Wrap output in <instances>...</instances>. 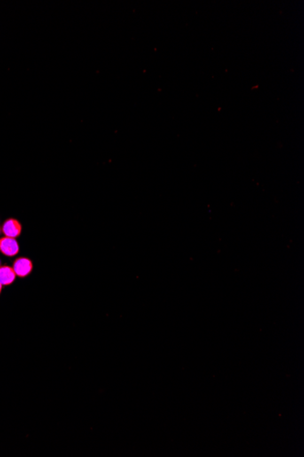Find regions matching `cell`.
Returning <instances> with one entry per match:
<instances>
[{
  "label": "cell",
  "mask_w": 304,
  "mask_h": 457,
  "mask_svg": "<svg viewBox=\"0 0 304 457\" xmlns=\"http://www.w3.org/2000/svg\"><path fill=\"white\" fill-rule=\"evenodd\" d=\"M12 268L18 277H26L32 272L33 263L27 258H18L15 260Z\"/></svg>",
  "instance_id": "obj_1"
},
{
  "label": "cell",
  "mask_w": 304,
  "mask_h": 457,
  "mask_svg": "<svg viewBox=\"0 0 304 457\" xmlns=\"http://www.w3.org/2000/svg\"><path fill=\"white\" fill-rule=\"evenodd\" d=\"M0 251L3 255L7 256H15L19 251V246L18 243L16 240V238H5L0 239Z\"/></svg>",
  "instance_id": "obj_2"
},
{
  "label": "cell",
  "mask_w": 304,
  "mask_h": 457,
  "mask_svg": "<svg viewBox=\"0 0 304 457\" xmlns=\"http://www.w3.org/2000/svg\"><path fill=\"white\" fill-rule=\"evenodd\" d=\"M22 231V225L18 220L10 218L5 222L2 226V232L8 238H16L20 236Z\"/></svg>",
  "instance_id": "obj_3"
},
{
  "label": "cell",
  "mask_w": 304,
  "mask_h": 457,
  "mask_svg": "<svg viewBox=\"0 0 304 457\" xmlns=\"http://www.w3.org/2000/svg\"><path fill=\"white\" fill-rule=\"evenodd\" d=\"M17 275L13 268L9 266H0V283L2 286L11 285L16 280Z\"/></svg>",
  "instance_id": "obj_4"
},
{
  "label": "cell",
  "mask_w": 304,
  "mask_h": 457,
  "mask_svg": "<svg viewBox=\"0 0 304 457\" xmlns=\"http://www.w3.org/2000/svg\"><path fill=\"white\" fill-rule=\"evenodd\" d=\"M1 291H2V285H1V283H0V294H1Z\"/></svg>",
  "instance_id": "obj_5"
}]
</instances>
